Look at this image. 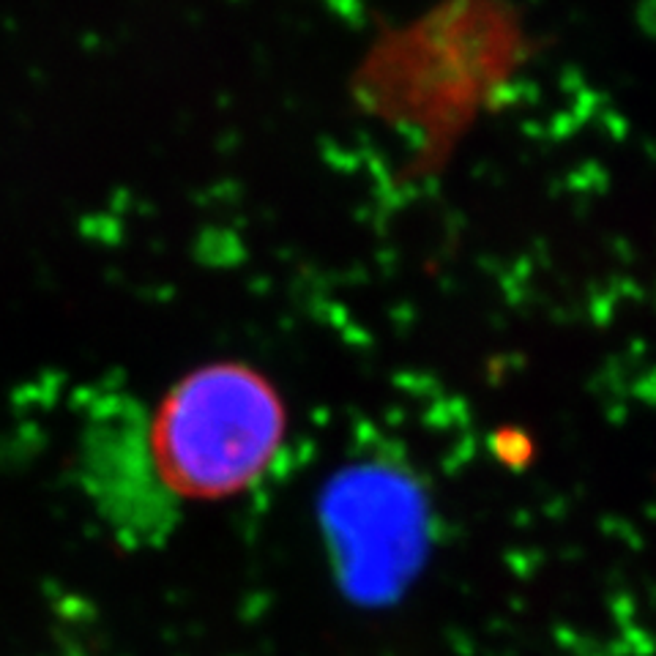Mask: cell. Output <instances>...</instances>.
<instances>
[{"label":"cell","instance_id":"6da1fadb","mask_svg":"<svg viewBox=\"0 0 656 656\" xmlns=\"http://www.w3.org/2000/svg\"><path fill=\"white\" fill-rule=\"evenodd\" d=\"M285 405L249 364L200 366L159 400L145 446L164 493L225 501L263 479L285 440Z\"/></svg>","mask_w":656,"mask_h":656}]
</instances>
